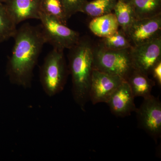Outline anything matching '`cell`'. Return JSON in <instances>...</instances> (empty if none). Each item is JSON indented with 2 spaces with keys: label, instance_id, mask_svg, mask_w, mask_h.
I'll use <instances>...</instances> for the list:
<instances>
[{
  "label": "cell",
  "instance_id": "16",
  "mask_svg": "<svg viewBox=\"0 0 161 161\" xmlns=\"http://www.w3.org/2000/svg\"><path fill=\"white\" fill-rule=\"evenodd\" d=\"M118 0H93L85 4L80 12L92 18L112 13Z\"/></svg>",
  "mask_w": 161,
  "mask_h": 161
},
{
  "label": "cell",
  "instance_id": "1",
  "mask_svg": "<svg viewBox=\"0 0 161 161\" xmlns=\"http://www.w3.org/2000/svg\"><path fill=\"white\" fill-rule=\"evenodd\" d=\"M14 38V43L7 65V72L12 83L30 86L35 66L43 45L46 43L40 25L25 23Z\"/></svg>",
  "mask_w": 161,
  "mask_h": 161
},
{
  "label": "cell",
  "instance_id": "11",
  "mask_svg": "<svg viewBox=\"0 0 161 161\" xmlns=\"http://www.w3.org/2000/svg\"><path fill=\"white\" fill-rule=\"evenodd\" d=\"M41 0H7L6 9L16 25L25 20L40 18Z\"/></svg>",
  "mask_w": 161,
  "mask_h": 161
},
{
  "label": "cell",
  "instance_id": "6",
  "mask_svg": "<svg viewBox=\"0 0 161 161\" xmlns=\"http://www.w3.org/2000/svg\"><path fill=\"white\" fill-rule=\"evenodd\" d=\"M138 126L145 130L155 142L161 136V102L158 97L152 95L144 98L136 108Z\"/></svg>",
  "mask_w": 161,
  "mask_h": 161
},
{
  "label": "cell",
  "instance_id": "3",
  "mask_svg": "<svg viewBox=\"0 0 161 161\" xmlns=\"http://www.w3.org/2000/svg\"><path fill=\"white\" fill-rule=\"evenodd\" d=\"M69 71L64 51L53 48L44 59L40 69V80L47 95L60 93L66 84Z\"/></svg>",
  "mask_w": 161,
  "mask_h": 161
},
{
  "label": "cell",
  "instance_id": "2",
  "mask_svg": "<svg viewBox=\"0 0 161 161\" xmlns=\"http://www.w3.org/2000/svg\"><path fill=\"white\" fill-rule=\"evenodd\" d=\"M94 44L87 37H82L69 49L68 69L71 75L72 92L76 103L85 110L90 100L92 72L94 69Z\"/></svg>",
  "mask_w": 161,
  "mask_h": 161
},
{
  "label": "cell",
  "instance_id": "5",
  "mask_svg": "<svg viewBox=\"0 0 161 161\" xmlns=\"http://www.w3.org/2000/svg\"><path fill=\"white\" fill-rule=\"evenodd\" d=\"M39 20L46 43L52 45L53 48L63 51L69 50L80 39V35L78 32L69 28L65 24L41 11Z\"/></svg>",
  "mask_w": 161,
  "mask_h": 161
},
{
  "label": "cell",
  "instance_id": "12",
  "mask_svg": "<svg viewBox=\"0 0 161 161\" xmlns=\"http://www.w3.org/2000/svg\"><path fill=\"white\" fill-rule=\"evenodd\" d=\"M119 25L113 12L93 18L89 28L97 36L105 37L113 34L119 29Z\"/></svg>",
  "mask_w": 161,
  "mask_h": 161
},
{
  "label": "cell",
  "instance_id": "13",
  "mask_svg": "<svg viewBox=\"0 0 161 161\" xmlns=\"http://www.w3.org/2000/svg\"><path fill=\"white\" fill-rule=\"evenodd\" d=\"M130 86L134 97L146 98L151 95L155 81L149 78V76L136 69H133L126 80Z\"/></svg>",
  "mask_w": 161,
  "mask_h": 161
},
{
  "label": "cell",
  "instance_id": "14",
  "mask_svg": "<svg viewBox=\"0 0 161 161\" xmlns=\"http://www.w3.org/2000/svg\"><path fill=\"white\" fill-rule=\"evenodd\" d=\"M113 11L121 29L126 33L136 19L131 3L129 0H118Z\"/></svg>",
  "mask_w": 161,
  "mask_h": 161
},
{
  "label": "cell",
  "instance_id": "20",
  "mask_svg": "<svg viewBox=\"0 0 161 161\" xmlns=\"http://www.w3.org/2000/svg\"><path fill=\"white\" fill-rule=\"evenodd\" d=\"M67 17L69 19L73 15L80 12L84 5L88 0H61Z\"/></svg>",
  "mask_w": 161,
  "mask_h": 161
},
{
  "label": "cell",
  "instance_id": "17",
  "mask_svg": "<svg viewBox=\"0 0 161 161\" xmlns=\"http://www.w3.org/2000/svg\"><path fill=\"white\" fill-rule=\"evenodd\" d=\"M99 43L105 48L112 50L129 49L132 46L126 34L121 29L113 34L102 38Z\"/></svg>",
  "mask_w": 161,
  "mask_h": 161
},
{
  "label": "cell",
  "instance_id": "15",
  "mask_svg": "<svg viewBox=\"0 0 161 161\" xmlns=\"http://www.w3.org/2000/svg\"><path fill=\"white\" fill-rule=\"evenodd\" d=\"M136 19L161 14V0H129Z\"/></svg>",
  "mask_w": 161,
  "mask_h": 161
},
{
  "label": "cell",
  "instance_id": "10",
  "mask_svg": "<svg viewBox=\"0 0 161 161\" xmlns=\"http://www.w3.org/2000/svg\"><path fill=\"white\" fill-rule=\"evenodd\" d=\"M134 98L129 84L124 80L112 94L107 103L113 115L117 117H125L136 111Z\"/></svg>",
  "mask_w": 161,
  "mask_h": 161
},
{
  "label": "cell",
  "instance_id": "19",
  "mask_svg": "<svg viewBox=\"0 0 161 161\" xmlns=\"http://www.w3.org/2000/svg\"><path fill=\"white\" fill-rule=\"evenodd\" d=\"M16 26L4 3H0V43L14 37L17 30Z\"/></svg>",
  "mask_w": 161,
  "mask_h": 161
},
{
  "label": "cell",
  "instance_id": "18",
  "mask_svg": "<svg viewBox=\"0 0 161 161\" xmlns=\"http://www.w3.org/2000/svg\"><path fill=\"white\" fill-rule=\"evenodd\" d=\"M41 11L66 25L69 19L61 0H41Z\"/></svg>",
  "mask_w": 161,
  "mask_h": 161
},
{
  "label": "cell",
  "instance_id": "9",
  "mask_svg": "<svg viewBox=\"0 0 161 161\" xmlns=\"http://www.w3.org/2000/svg\"><path fill=\"white\" fill-rule=\"evenodd\" d=\"M161 14L138 19L134 21L127 32L132 46L140 45L161 36Z\"/></svg>",
  "mask_w": 161,
  "mask_h": 161
},
{
  "label": "cell",
  "instance_id": "8",
  "mask_svg": "<svg viewBox=\"0 0 161 161\" xmlns=\"http://www.w3.org/2000/svg\"><path fill=\"white\" fill-rule=\"evenodd\" d=\"M125 80L122 78L93 69L90 86V100L93 104L107 103L115 90Z\"/></svg>",
  "mask_w": 161,
  "mask_h": 161
},
{
  "label": "cell",
  "instance_id": "21",
  "mask_svg": "<svg viewBox=\"0 0 161 161\" xmlns=\"http://www.w3.org/2000/svg\"><path fill=\"white\" fill-rule=\"evenodd\" d=\"M151 74H152L153 78L156 81L158 86H161V60L156 64L151 70Z\"/></svg>",
  "mask_w": 161,
  "mask_h": 161
},
{
  "label": "cell",
  "instance_id": "7",
  "mask_svg": "<svg viewBox=\"0 0 161 161\" xmlns=\"http://www.w3.org/2000/svg\"><path fill=\"white\" fill-rule=\"evenodd\" d=\"M130 53L133 69L149 76L153 66L161 60V36L142 44L132 46Z\"/></svg>",
  "mask_w": 161,
  "mask_h": 161
},
{
  "label": "cell",
  "instance_id": "22",
  "mask_svg": "<svg viewBox=\"0 0 161 161\" xmlns=\"http://www.w3.org/2000/svg\"><path fill=\"white\" fill-rule=\"evenodd\" d=\"M7 0H0V3H5Z\"/></svg>",
  "mask_w": 161,
  "mask_h": 161
},
{
  "label": "cell",
  "instance_id": "4",
  "mask_svg": "<svg viewBox=\"0 0 161 161\" xmlns=\"http://www.w3.org/2000/svg\"><path fill=\"white\" fill-rule=\"evenodd\" d=\"M130 49L112 50L105 48L99 43L94 45V69L126 80L134 69Z\"/></svg>",
  "mask_w": 161,
  "mask_h": 161
}]
</instances>
